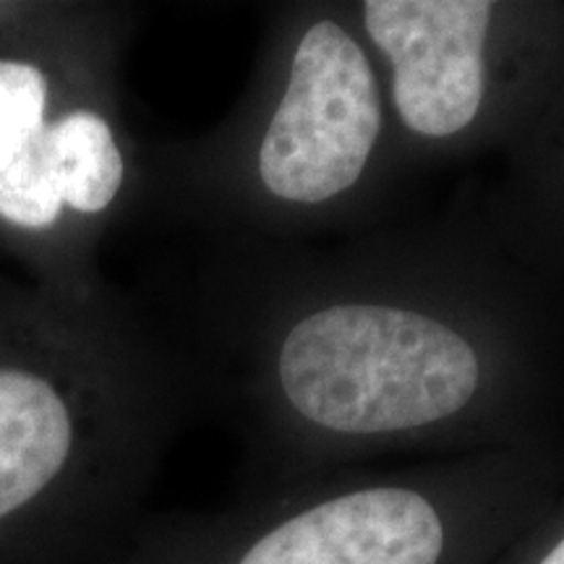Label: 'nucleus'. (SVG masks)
<instances>
[{
    "label": "nucleus",
    "mask_w": 564,
    "mask_h": 564,
    "mask_svg": "<svg viewBox=\"0 0 564 564\" xmlns=\"http://www.w3.org/2000/svg\"><path fill=\"white\" fill-rule=\"evenodd\" d=\"M158 371L89 285L0 274V564H89L131 531Z\"/></svg>",
    "instance_id": "1"
},
{
    "label": "nucleus",
    "mask_w": 564,
    "mask_h": 564,
    "mask_svg": "<svg viewBox=\"0 0 564 564\" xmlns=\"http://www.w3.org/2000/svg\"><path fill=\"white\" fill-rule=\"evenodd\" d=\"M108 13L21 0L0 40V246L32 280L89 285L87 253L129 188Z\"/></svg>",
    "instance_id": "2"
},
{
    "label": "nucleus",
    "mask_w": 564,
    "mask_h": 564,
    "mask_svg": "<svg viewBox=\"0 0 564 564\" xmlns=\"http://www.w3.org/2000/svg\"><path fill=\"white\" fill-rule=\"evenodd\" d=\"M514 514L489 478L371 481L251 514L129 531L89 564H478Z\"/></svg>",
    "instance_id": "3"
},
{
    "label": "nucleus",
    "mask_w": 564,
    "mask_h": 564,
    "mask_svg": "<svg viewBox=\"0 0 564 564\" xmlns=\"http://www.w3.org/2000/svg\"><path fill=\"white\" fill-rule=\"evenodd\" d=\"M481 358L468 337L415 308L335 303L288 329L282 394L308 426L379 440L440 426L470 405Z\"/></svg>",
    "instance_id": "4"
},
{
    "label": "nucleus",
    "mask_w": 564,
    "mask_h": 564,
    "mask_svg": "<svg viewBox=\"0 0 564 564\" xmlns=\"http://www.w3.org/2000/svg\"><path fill=\"white\" fill-rule=\"evenodd\" d=\"M379 131L382 102L369 58L340 24L316 21L295 47L259 141V181L282 202L335 199L361 178Z\"/></svg>",
    "instance_id": "5"
},
{
    "label": "nucleus",
    "mask_w": 564,
    "mask_h": 564,
    "mask_svg": "<svg viewBox=\"0 0 564 564\" xmlns=\"http://www.w3.org/2000/svg\"><path fill=\"white\" fill-rule=\"evenodd\" d=\"M484 0H366L364 24L392 66L400 121L419 137H455L476 121L486 91Z\"/></svg>",
    "instance_id": "6"
},
{
    "label": "nucleus",
    "mask_w": 564,
    "mask_h": 564,
    "mask_svg": "<svg viewBox=\"0 0 564 564\" xmlns=\"http://www.w3.org/2000/svg\"><path fill=\"white\" fill-rule=\"evenodd\" d=\"M19 11H21V0H0V40H3L6 32H9L13 19L19 17Z\"/></svg>",
    "instance_id": "7"
}]
</instances>
